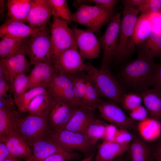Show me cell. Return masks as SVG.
I'll list each match as a JSON object with an SVG mask.
<instances>
[{
  "mask_svg": "<svg viewBox=\"0 0 161 161\" xmlns=\"http://www.w3.org/2000/svg\"><path fill=\"white\" fill-rule=\"evenodd\" d=\"M94 155V153H92L80 161H92Z\"/></svg>",
  "mask_w": 161,
  "mask_h": 161,
  "instance_id": "cell-49",
  "label": "cell"
},
{
  "mask_svg": "<svg viewBox=\"0 0 161 161\" xmlns=\"http://www.w3.org/2000/svg\"><path fill=\"white\" fill-rule=\"evenodd\" d=\"M136 6L142 13L153 14L161 12V0H137Z\"/></svg>",
  "mask_w": 161,
  "mask_h": 161,
  "instance_id": "cell-38",
  "label": "cell"
},
{
  "mask_svg": "<svg viewBox=\"0 0 161 161\" xmlns=\"http://www.w3.org/2000/svg\"><path fill=\"white\" fill-rule=\"evenodd\" d=\"M53 17L60 18L66 21H71L72 14L65 0H48Z\"/></svg>",
  "mask_w": 161,
  "mask_h": 161,
  "instance_id": "cell-34",
  "label": "cell"
},
{
  "mask_svg": "<svg viewBox=\"0 0 161 161\" xmlns=\"http://www.w3.org/2000/svg\"><path fill=\"white\" fill-rule=\"evenodd\" d=\"M4 0H0V15L1 14L4 10Z\"/></svg>",
  "mask_w": 161,
  "mask_h": 161,
  "instance_id": "cell-48",
  "label": "cell"
},
{
  "mask_svg": "<svg viewBox=\"0 0 161 161\" xmlns=\"http://www.w3.org/2000/svg\"><path fill=\"white\" fill-rule=\"evenodd\" d=\"M72 160L70 157L64 154L56 153L47 157L42 161H69Z\"/></svg>",
  "mask_w": 161,
  "mask_h": 161,
  "instance_id": "cell-45",
  "label": "cell"
},
{
  "mask_svg": "<svg viewBox=\"0 0 161 161\" xmlns=\"http://www.w3.org/2000/svg\"><path fill=\"white\" fill-rule=\"evenodd\" d=\"M152 60L138 52L135 60L123 69L121 76L124 85L132 92L141 93L153 87L157 66Z\"/></svg>",
  "mask_w": 161,
  "mask_h": 161,
  "instance_id": "cell-1",
  "label": "cell"
},
{
  "mask_svg": "<svg viewBox=\"0 0 161 161\" xmlns=\"http://www.w3.org/2000/svg\"><path fill=\"white\" fill-rule=\"evenodd\" d=\"M141 137H134L127 151L130 161H154V149H153Z\"/></svg>",
  "mask_w": 161,
  "mask_h": 161,
  "instance_id": "cell-22",
  "label": "cell"
},
{
  "mask_svg": "<svg viewBox=\"0 0 161 161\" xmlns=\"http://www.w3.org/2000/svg\"><path fill=\"white\" fill-rule=\"evenodd\" d=\"M159 19L154 22L148 38L139 44V53L143 55L149 59L161 57V27Z\"/></svg>",
  "mask_w": 161,
  "mask_h": 161,
  "instance_id": "cell-18",
  "label": "cell"
},
{
  "mask_svg": "<svg viewBox=\"0 0 161 161\" xmlns=\"http://www.w3.org/2000/svg\"><path fill=\"white\" fill-rule=\"evenodd\" d=\"M77 46L60 52L54 57L53 65L59 72L66 75L88 72L92 65L84 64Z\"/></svg>",
  "mask_w": 161,
  "mask_h": 161,
  "instance_id": "cell-8",
  "label": "cell"
},
{
  "mask_svg": "<svg viewBox=\"0 0 161 161\" xmlns=\"http://www.w3.org/2000/svg\"><path fill=\"white\" fill-rule=\"evenodd\" d=\"M86 80V90L81 104L95 110L96 109L98 103L101 97L95 86L87 74Z\"/></svg>",
  "mask_w": 161,
  "mask_h": 161,
  "instance_id": "cell-31",
  "label": "cell"
},
{
  "mask_svg": "<svg viewBox=\"0 0 161 161\" xmlns=\"http://www.w3.org/2000/svg\"><path fill=\"white\" fill-rule=\"evenodd\" d=\"M27 54L30 58L31 65L42 63L53 64L51 35L46 27L39 28L30 36Z\"/></svg>",
  "mask_w": 161,
  "mask_h": 161,
  "instance_id": "cell-4",
  "label": "cell"
},
{
  "mask_svg": "<svg viewBox=\"0 0 161 161\" xmlns=\"http://www.w3.org/2000/svg\"><path fill=\"white\" fill-rule=\"evenodd\" d=\"M121 18L120 12L112 17L99 41L103 51L101 68L110 69V65L114 60L118 46Z\"/></svg>",
  "mask_w": 161,
  "mask_h": 161,
  "instance_id": "cell-6",
  "label": "cell"
},
{
  "mask_svg": "<svg viewBox=\"0 0 161 161\" xmlns=\"http://www.w3.org/2000/svg\"><path fill=\"white\" fill-rule=\"evenodd\" d=\"M21 118L20 112L14 108H0V141L15 131Z\"/></svg>",
  "mask_w": 161,
  "mask_h": 161,
  "instance_id": "cell-23",
  "label": "cell"
},
{
  "mask_svg": "<svg viewBox=\"0 0 161 161\" xmlns=\"http://www.w3.org/2000/svg\"><path fill=\"white\" fill-rule=\"evenodd\" d=\"M29 79L25 73L17 75L13 79L11 84L13 96L16 99L29 89Z\"/></svg>",
  "mask_w": 161,
  "mask_h": 161,
  "instance_id": "cell-36",
  "label": "cell"
},
{
  "mask_svg": "<svg viewBox=\"0 0 161 161\" xmlns=\"http://www.w3.org/2000/svg\"><path fill=\"white\" fill-rule=\"evenodd\" d=\"M155 161H161V139L154 149Z\"/></svg>",
  "mask_w": 161,
  "mask_h": 161,
  "instance_id": "cell-47",
  "label": "cell"
},
{
  "mask_svg": "<svg viewBox=\"0 0 161 161\" xmlns=\"http://www.w3.org/2000/svg\"><path fill=\"white\" fill-rule=\"evenodd\" d=\"M15 131L29 144L37 139L47 135L49 132L47 116L29 114L21 118Z\"/></svg>",
  "mask_w": 161,
  "mask_h": 161,
  "instance_id": "cell-7",
  "label": "cell"
},
{
  "mask_svg": "<svg viewBox=\"0 0 161 161\" xmlns=\"http://www.w3.org/2000/svg\"><path fill=\"white\" fill-rule=\"evenodd\" d=\"M0 142H4L10 153L17 158L27 161L32 155L30 146L16 131L11 132Z\"/></svg>",
  "mask_w": 161,
  "mask_h": 161,
  "instance_id": "cell-20",
  "label": "cell"
},
{
  "mask_svg": "<svg viewBox=\"0 0 161 161\" xmlns=\"http://www.w3.org/2000/svg\"><path fill=\"white\" fill-rule=\"evenodd\" d=\"M142 101L141 93L131 92L124 94L121 105L125 109L130 111L141 105Z\"/></svg>",
  "mask_w": 161,
  "mask_h": 161,
  "instance_id": "cell-37",
  "label": "cell"
},
{
  "mask_svg": "<svg viewBox=\"0 0 161 161\" xmlns=\"http://www.w3.org/2000/svg\"><path fill=\"white\" fill-rule=\"evenodd\" d=\"M94 112L84 106H79L63 129L84 133L89 123L95 117Z\"/></svg>",
  "mask_w": 161,
  "mask_h": 161,
  "instance_id": "cell-21",
  "label": "cell"
},
{
  "mask_svg": "<svg viewBox=\"0 0 161 161\" xmlns=\"http://www.w3.org/2000/svg\"><path fill=\"white\" fill-rule=\"evenodd\" d=\"M96 109L104 120L119 129H133L136 126L134 120L115 102L100 99Z\"/></svg>",
  "mask_w": 161,
  "mask_h": 161,
  "instance_id": "cell-12",
  "label": "cell"
},
{
  "mask_svg": "<svg viewBox=\"0 0 161 161\" xmlns=\"http://www.w3.org/2000/svg\"><path fill=\"white\" fill-rule=\"evenodd\" d=\"M12 97L10 83L6 79L0 78V99Z\"/></svg>",
  "mask_w": 161,
  "mask_h": 161,
  "instance_id": "cell-41",
  "label": "cell"
},
{
  "mask_svg": "<svg viewBox=\"0 0 161 161\" xmlns=\"http://www.w3.org/2000/svg\"><path fill=\"white\" fill-rule=\"evenodd\" d=\"M77 46L83 59L98 58L101 52L99 41L93 32L87 29H73Z\"/></svg>",
  "mask_w": 161,
  "mask_h": 161,
  "instance_id": "cell-15",
  "label": "cell"
},
{
  "mask_svg": "<svg viewBox=\"0 0 161 161\" xmlns=\"http://www.w3.org/2000/svg\"><path fill=\"white\" fill-rule=\"evenodd\" d=\"M50 35L54 57L60 52L77 46L74 30L69 27L65 20L53 17Z\"/></svg>",
  "mask_w": 161,
  "mask_h": 161,
  "instance_id": "cell-10",
  "label": "cell"
},
{
  "mask_svg": "<svg viewBox=\"0 0 161 161\" xmlns=\"http://www.w3.org/2000/svg\"><path fill=\"white\" fill-rule=\"evenodd\" d=\"M139 12L134 6L125 2L121 20L118 46L114 60L117 62L124 61L135 50L133 31Z\"/></svg>",
  "mask_w": 161,
  "mask_h": 161,
  "instance_id": "cell-2",
  "label": "cell"
},
{
  "mask_svg": "<svg viewBox=\"0 0 161 161\" xmlns=\"http://www.w3.org/2000/svg\"><path fill=\"white\" fill-rule=\"evenodd\" d=\"M112 13V11L99 5L82 4L72 14L71 21L80 24L94 32L110 22Z\"/></svg>",
  "mask_w": 161,
  "mask_h": 161,
  "instance_id": "cell-5",
  "label": "cell"
},
{
  "mask_svg": "<svg viewBox=\"0 0 161 161\" xmlns=\"http://www.w3.org/2000/svg\"><path fill=\"white\" fill-rule=\"evenodd\" d=\"M134 137V136L127 130L119 129L114 142L121 144H129Z\"/></svg>",
  "mask_w": 161,
  "mask_h": 161,
  "instance_id": "cell-39",
  "label": "cell"
},
{
  "mask_svg": "<svg viewBox=\"0 0 161 161\" xmlns=\"http://www.w3.org/2000/svg\"><path fill=\"white\" fill-rule=\"evenodd\" d=\"M29 145L32 150V155L27 161H42L56 153L64 154L72 160L78 158L77 154L64 149L47 135L35 140Z\"/></svg>",
  "mask_w": 161,
  "mask_h": 161,
  "instance_id": "cell-13",
  "label": "cell"
},
{
  "mask_svg": "<svg viewBox=\"0 0 161 161\" xmlns=\"http://www.w3.org/2000/svg\"><path fill=\"white\" fill-rule=\"evenodd\" d=\"M4 161H20L18 159V158L15 157L13 156L10 157L4 160Z\"/></svg>",
  "mask_w": 161,
  "mask_h": 161,
  "instance_id": "cell-50",
  "label": "cell"
},
{
  "mask_svg": "<svg viewBox=\"0 0 161 161\" xmlns=\"http://www.w3.org/2000/svg\"><path fill=\"white\" fill-rule=\"evenodd\" d=\"M87 75L101 97L121 105L122 98L126 93L112 75L110 69H98L92 66Z\"/></svg>",
  "mask_w": 161,
  "mask_h": 161,
  "instance_id": "cell-3",
  "label": "cell"
},
{
  "mask_svg": "<svg viewBox=\"0 0 161 161\" xmlns=\"http://www.w3.org/2000/svg\"><path fill=\"white\" fill-rule=\"evenodd\" d=\"M141 137L146 141L154 140L161 134V123L159 120L148 117L139 122L137 126Z\"/></svg>",
  "mask_w": 161,
  "mask_h": 161,
  "instance_id": "cell-28",
  "label": "cell"
},
{
  "mask_svg": "<svg viewBox=\"0 0 161 161\" xmlns=\"http://www.w3.org/2000/svg\"><path fill=\"white\" fill-rule=\"evenodd\" d=\"M54 101L47 91L35 97L30 103L27 112L29 114L47 116Z\"/></svg>",
  "mask_w": 161,
  "mask_h": 161,
  "instance_id": "cell-29",
  "label": "cell"
},
{
  "mask_svg": "<svg viewBox=\"0 0 161 161\" xmlns=\"http://www.w3.org/2000/svg\"><path fill=\"white\" fill-rule=\"evenodd\" d=\"M79 73L68 75L72 79L75 98L80 105L81 106V103L84 97L86 87V75H80Z\"/></svg>",
  "mask_w": 161,
  "mask_h": 161,
  "instance_id": "cell-35",
  "label": "cell"
},
{
  "mask_svg": "<svg viewBox=\"0 0 161 161\" xmlns=\"http://www.w3.org/2000/svg\"><path fill=\"white\" fill-rule=\"evenodd\" d=\"M79 106L64 101L54 99L47 115L49 133L63 129Z\"/></svg>",
  "mask_w": 161,
  "mask_h": 161,
  "instance_id": "cell-14",
  "label": "cell"
},
{
  "mask_svg": "<svg viewBox=\"0 0 161 161\" xmlns=\"http://www.w3.org/2000/svg\"><path fill=\"white\" fill-rule=\"evenodd\" d=\"M39 28H33L25 23L9 18L0 27L1 38L10 37L25 39L29 37Z\"/></svg>",
  "mask_w": 161,
  "mask_h": 161,
  "instance_id": "cell-19",
  "label": "cell"
},
{
  "mask_svg": "<svg viewBox=\"0 0 161 161\" xmlns=\"http://www.w3.org/2000/svg\"><path fill=\"white\" fill-rule=\"evenodd\" d=\"M13 156L4 143L0 142V161H4Z\"/></svg>",
  "mask_w": 161,
  "mask_h": 161,
  "instance_id": "cell-46",
  "label": "cell"
},
{
  "mask_svg": "<svg viewBox=\"0 0 161 161\" xmlns=\"http://www.w3.org/2000/svg\"><path fill=\"white\" fill-rule=\"evenodd\" d=\"M160 16L159 19V23L161 27V12H160Z\"/></svg>",
  "mask_w": 161,
  "mask_h": 161,
  "instance_id": "cell-52",
  "label": "cell"
},
{
  "mask_svg": "<svg viewBox=\"0 0 161 161\" xmlns=\"http://www.w3.org/2000/svg\"><path fill=\"white\" fill-rule=\"evenodd\" d=\"M153 87L161 91V61L157 64L154 75Z\"/></svg>",
  "mask_w": 161,
  "mask_h": 161,
  "instance_id": "cell-44",
  "label": "cell"
},
{
  "mask_svg": "<svg viewBox=\"0 0 161 161\" xmlns=\"http://www.w3.org/2000/svg\"><path fill=\"white\" fill-rule=\"evenodd\" d=\"M47 90L46 88L38 87L30 89L18 97L14 99L15 105L21 112H27L29 106L37 96Z\"/></svg>",
  "mask_w": 161,
  "mask_h": 161,
  "instance_id": "cell-32",
  "label": "cell"
},
{
  "mask_svg": "<svg viewBox=\"0 0 161 161\" xmlns=\"http://www.w3.org/2000/svg\"><path fill=\"white\" fill-rule=\"evenodd\" d=\"M26 38L19 39L10 37L1 38L0 41V59L7 58L14 53Z\"/></svg>",
  "mask_w": 161,
  "mask_h": 161,
  "instance_id": "cell-33",
  "label": "cell"
},
{
  "mask_svg": "<svg viewBox=\"0 0 161 161\" xmlns=\"http://www.w3.org/2000/svg\"><path fill=\"white\" fill-rule=\"evenodd\" d=\"M151 14L142 13L137 19L133 34L135 45L140 44L147 39L153 30L154 21Z\"/></svg>",
  "mask_w": 161,
  "mask_h": 161,
  "instance_id": "cell-26",
  "label": "cell"
},
{
  "mask_svg": "<svg viewBox=\"0 0 161 161\" xmlns=\"http://www.w3.org/2000/svg\"><path fill=\"white\" fill-rule=\"evenodd\" d=\"M27 39L18 49L9 56L0 60V69L4 72L6 79L10 85L17 75L25 73L30 70L31 65L27 60Z\"/></svg>",
  "mask_w": 161,
  "mask_h": 161,
  "instance_id": "cell-11",
  "label": "cell"
},
{
  "mask_svg": "<svg viewBox=\"0 0 161 161\" xmlns=\"http://www.w3.org/2000/svg\"><path fill=\"white\" fill-rule=\"evenodd\" d=\"M148 113L146 108L141 105L130 111V117L134 120L139 122L148 117Z\"/></svg>",
  "mask_w": 161,
  "mask_h": 161,
  "instance_id": "cell-40",
  "label": "cell"
},
{
  "mask_svg": "<svg viewBox=\"0 0 161 161\" xmlns=\"http://www.w3.org/2000/svg\"><path fill=\"white\" fill-rule=\"evenodd\" d=\"M32 0H7V16L12 19L25 23L30 8Z\"/></svg>",
  "mask_w": 161,
  "mask_h": 161,
  "instance_id": "cell-27",
  "label": "cell"
},
{
  "mask_svg": "<svg viewBox=\"0 0 161 161\" xmlns=\"http://www.w3.org/2000/svg\"><path fill=\"white\" fill-rule=\"evenodd\" d=\"M57 70L53 64L42 63L34 65L28 75L29 89L38 87L46 88Z\"/></svg>",
  "mask_w": 161,
  "mask_h": 161,
  "instance_id": "cell-17",
  "label": "cell"
},
{
  "mask_svg": "<svg viewBox=\"0 0 161 161\" xmlns=\"http://www.w3.org/2000/svg\"><path fill=\"white\" fill-rule=\"evenodd\" d=\"M129 145L103 141L98 148L95 161H114L127 151Z\"/></svg>",
  "mask_w": 161,
  "mask_h": 161,
  "instance_id": "cell-24",
  "label": "cell"
},
{
  "mask_svg": "<svg viewBox=\"0 0 161 161\" xmlns=\"http://www.w3.org/2000/svg\"><path fill=\"white\" fill-rule=\"evenodd\" d=\"M48 136L64 149L88 152L93 146L85 134L64 129L49 133Z\"/></svg>",
  "mask_w": 161,
  "mask_h": 161,
  "instance_id": "cell-9",
  "label": "cell"
},
{
  "mask_svg": "<svg viewBox=\"0 0 161 161\" xmlns=\"http://www.w3.org/2000/svg\"><path fill=\"white\" fill-rule=\"evenodd\" d=\"M107 124L96 117L89 123L84 133L92 145L99 140L103 139Z\"/></svg>",
  "mask_w": 161,
  "mask_h": 161,
  "instance_id": "cell-30",
  "label": "cell"
},
{
  "mask_svg": "<svg viewBox=\"0 0 161 161\" xmlns=\"http://www.w3.org/2000/svg\"><path fill=\"white\" fill-rule=\"evenodd\" d=\"M119 128L111 124H107L106 126L103 141L114 142L115 137Z\"/></svg>",
  "mask_w": 161,
  "mask_h": 161,
  "instance_id": "cell-42",
  "label": "cell"
},
{
  "mask_svg": "<svg viewBox=\"0 0 161 161\" xmlns=\"http://www.w3.org/2000/svg\"><path fill=\"white\" fill-rule=\"evenodd\" d=\"M88 2H93L95 5H99L106 8L112 11L115 5L119 1L117 0H86Z\"/></svg>",
  "mask_w": 161,
  "mask_h": 161,
  "instance_id": "cell-43",
  "label": "cell"
},
{
  "mask_svg": "<svg viewBox=\"0 0 161 161\" xmlns=\"http://www.w3.org/2000/svg\"><path fill=\"white\" fill-rule=\"evenodd\" d=\"M114 161H125V160L121 156L116 158Z\"/></svg>",
  "mask_w": 161,
  "mask_h": 161,
  "instance_id": "cell-51",
  "label": "cell"
},
{
  "mask_svg": "<svg viewBox=\"0 0 161 161\" xmlns=\"http://www.w3.org/2000/svg\"><path fill=\"white\" fill-rule=\"evenodd\" d=\"M144 106L150 117L161 119V91L153 87L141 93Z\"/></svg>",
  "mask_w": 161,
  "mask_h": 161,
  "instance_id": "cell-25",
  "label": "cell"
},
{
  "mask_svg": "<svg viewBox=\"0 0 161 161\" xmlns=\"http://www.w3.org/2000/svg\"><path fill=\"white\" fill-rule=\"evenodd\" d=\"M52 15L48 0H32L27 21L32 27L45 28Z\"/></svg>",
  "mask_w": 161,
  "mask_h": 161,
  "instance_id": "cell-16",
  "label": "cell"
}]
</instances>
